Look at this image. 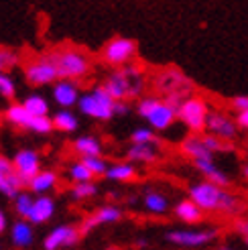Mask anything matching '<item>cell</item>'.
<instances>
[{
	"instance_id": "20",
	"label": "cell",
	"mask_w": 248,
	"mask_h": 250,
	"mask_svg": "<svg viewBox=\"0 0 248 250\" xmlns=\"http://www.w3.org/2000/svg\"><path fill=\"white\" fill-rule=\"evenodd\" d=\"M181 153L187 155L191 161H200V159H214V155L207 151V146L200 134H189L181 141Z\"/></svg>"
},
{
	"instance_id": "43",
	"label": "cell",
	"mask_w": 248,
	"mask_h": 250,
	"mask_svg": "<svg viewBox=\"0 0 248 250\" xmlns=\"http://www.w3.org/2000/svg\"><path fill=\"white\" fill-rule=\"evenodd\" d=\"M236 230L240 234H244V238H246V236H248V218H242V220L236 222Z\"/></svg>"
},
{
	"instance_id": "12",
	"label": "cell",
	"mask_w": 248,
	"mask_h": 250,
	"mask_svg": "<svg viewBox=\"0 0 248 250\" xmlns=\"http://www.w3.org/2000/svg\"><path fill=\"white\" fill-rule=\"evenodd\" d=\"M51 96H53V102L61 110H69L71 106H78L80 98H82L78 82H69V80H57L53 83Z\"/></svg>"
},
{
	"instance_id": "29",
	"label": "cell",
	"mask_w": 248,
	"mask_h": 250,
	"mask_svg": "<svg viewBox=\"0 0 248 250\" xmlns=\"http://www.w3.org/2000/svg\"><path fill=\"white\" fill-rule=\"evenodd\" d=\"M106 179L110 181H130L136 177V165L128 163V161H122V163H114V165H110L106 175H104Z\"/></svg>"
},
{
	"instance_id": "35",
	"label": "cell",
	"mask_w": 248,
	"mask_h": 250,
	"mask_svg": "<svg viewBox=\"0 0 248 250\" xmlns=\"http://www.w3.org/2000/svg\"><path fill=\"white\" fill-rule=\"evenodd\" d=\"M161 102V98H155V96H146V98H141L139 104H136V114H139L143 120L148 118V114L157 108V104Z\"/></svg>"
},
{
	"instance_id": "7",
	"label": "cell",
	"mask_w": 248,
	"mask_h": 250,
	"mask_svg": "<svg viewBox=\"0 0 248 250\" xmlns=\"http://www.w3.org/2000/svg\"><path fill=\"white\" fill-rule=\"evenodd\" d=\"M218 236V230L209 228V230H171L165 234L167 242L183 246V248H200L207 246L209 242H214Z\"/></svg>"
},
{
	"instance_id": "25",
	"label": "cell",
	"mask_w": 248,
	"mask_h": 250,
	"mask_svg": "<svg viewBox=\"0 0 248 250\" xmlns=\"http://www.w3.org/2000/svg\"><path fill=\"white\" fill-rule=\"evenodd\" d=\"M143 204L155 216H163L169 211V197L163 195L161 191H146L143 197Z\"/></svg>"
},
{
	"instance_id": "11",
	"label": "cell",
	"mask_w": 248,
	"mask_h": 250,
	"mask_svg": "<svg viewBox=\"0 0 248 250\" xmlns=\"http://www.w3.org/2000/svg\"><path fill=\"white\" fill-rule=\"evenodd\" d=\"M21 191H22V181L19 179V175L15 171L12 159L0 155V193L15 202V197Z\"/></svg>"
},
{
	"instance_id": "44",
	"label": "cell",
	"mask_w": 248,
	"mask_h": 250,
	"mask_svg": "<svg viewBox=\"0 0 248 250\" xmlns=\"http://www.w3.org/2000/svg\"><path fill=\"white\" fill-rule=\"evenodd\" d=\"M6 228H8V218H6V214H4V209L0 208V234H4Z\"/></svg>"
},
{
	"instance_id": "28",
	"label": "cell",
	"mask_w": 248,
	"mask_h": 250,
	"mask_svg": "<svg viewBox=\"0 0 248 250\" xmlns=\"http://www.w3.org/2000/svg\"><path fill=\"white\" fill-rule=\"evenodd\" d=\"M202 214H204V211L197 208L189 197L187 199H181V202L175 206V216L181 222H185V224H197V222L202 220Z\"/></svg>"
},
{
	"instance_id": "47",
	"label": "cell",
	"mask_w": 248,
	"mask_h": 250,
	"mask_svg": "<svg viewBox=\"0 0 248 250\" xmlns=\"http://www.w3.org/2000/svg\"><path fill=\"white\" fill-rule=\"evenodd\" d=\"M220 250H232V248H228V246H222V248H220Z\"/></svg>"
},
{
	"instance_id": "33",
	"label": "cell",
	"mask_w": 248,
	"mask_h": 250,
	"mask_svg": "<svg viewBox=\"0 0 248 250\" xmlns=\"http://www.w3.org/2000/svg\"><path fill=\"white\" fill-rule=\"evenodd\" d=\"M130 141L132 145H159V139L153 128H146V126H139L134 128L130 134Z\"/></svg>"
},
{
	"instance_id": "9",
	"label": "cell",
	"mask_w": 248,
	"mask_h": 250,
	"mask_svg": "<svg viewBox=\"0 0 248 250\" xmlns=\"http://www.w3.org/2000/svg\"><path fill=\"white\" fill-rule=\"evenodd\" d=\"M206 130L212 136H216V139L224 141V143H230V141L236 139L238 124H236V120H234V118L224 114V112H209Z\"/></svg>"
},
{
	"instance_id": "49",
	"label": "cell",
	"mask_w": 248,
	"mask_h": 250,
	"mask_svg": "<svg viewBox=\"0 0 248 250\" xmlns=\"http://www.w3.org/2000/svg\"><path fill=\"white\" fill-rule=\"evenodd\" d=\"M244 242H246V246H248V236H246V238H244Z\"/></svg>"
},
{
	"instance_id": "1",
	"label": "cell",
	"mask_w": 248,
	"mask_h": 250,
	"mask_svg": "<svg viewBox=\"0 0 248 250\" xmlns=\"http://www.w3.org/2000/svg\"><path fill=\"white\" fill-rule=\"evenodd\" d=\"M187 195L202 211H220V214L236 216L244 209V204L238 195L230 193L228 189H222V187L209 181L191 183Z\"/></svg>"
},
{
	"instance_id": "14",
	"label": "cell",
	"mask_w": 248,
	"mask_h": 250,
	"mask_svg": "<svg viewBox=\"0 0 248 250\" xmlns=\"http://www.w3.org/2000/svg\"><path fill=\"white\" fill-rule=\"evenodd\" d=\"M122 218V209L118 206H102L100 209H96L90 218H85L80 226V234H90L94 228L102 226V224H114Z\"/></svg>"
},
{
	"instance_id": "30",
	"label": "cell",
	"mask_w": 248,
	"mask_h": 250,
	"mask_svg": "<svg viewBox=\"0 0 248 250\" xmlns=\"http://www.w3.org/2000/svg\"><path fill=\"white\" fill-rule=\"evenodd\" d=\"M33 202H35V197L31 191H21L17 197H15V211H17V216L19 220H29L31 216V209H33Z\"/></svg>"
},
{
	"instance_id": "45",
	"label": "cell",
	"mask_w": 248,
	"mask_h": 250,
	"mask_svg": "<svg viewBox=\"0 0 248 250\" xmlns=\"http://www.w3.org/2000/svg\"><path fill=\"white\" fill-rule=\"evenodd\" d=\"M136 246H139V248H145V246H146V240H145V238H139V240H136Z\"/></svg>"
},
{
	"instance_id": "24",
	"label": "cell",
	"mask_w": 248,
	"mask_h": 250,
	"mask_svg": "<svg viewBox=\"0 0 248 250\" xmlns=\"http://www.w3.org/2000/svg\"><path fill=\"white\" fill-rule=\"evenodd\" d=\"M51 120H53V128L59 132H76L80 126V120L71 110H57L51 116Z\"/></svg>"
},
{
	"instance_id": "48",
	"label": "cell",
	"mask_w": 248,
	"mask_h": 250,
	"mask_svg": "<svg viewBox=\"0 0 248 250\" xmlns=\"http://www.w3.org/2000/svg\"><path fill=\"white\" fill-rule=\"evenodd\" d=\"M106 250H118V248H114V246H110V248H106Z\"/></svg>"
},
{
	"instance_id": "31",
	"label": "cell",
	"mask_w": 248,
	"mask_h": 250,
	"mask_svg": "<svg viewBox=\"0 0 248 250\" xmlns=\"http://www.w3.org/2000/svg\"><path fill=\"white\" fill-rule=\"evenodd\" d=\"M67 175H69V179L73 181V183H90V181H94V175L90 173V169L85 167L82 161H76V163H71L69 167H67Z\"/></svg>"
},
{
	"instance_id": "17",
	"label": "cell",
	"mask_w": 248,
	"mask_h": 250,
	"mask_svg": "<svg viewBox=\"0 0 248 250\" xmlns=\"http://www.w3.org/2000/svg\"><path fill=\"white\" fill-rule=\"evenodd\" d=\"M193 167L206 177L204 181L214 183V185L222 187V189H226V187L230 185V177H228V175L222 171L220 167H216L214 159H200V161H193Z\"/></svg>"
},
{
	"instance_id": "10",
	"label": "cell",
	"mask_w": 248,
	"mask_h": 250,
	"mask_svg": "<svg viewBox=\"0 0 248 250\" xmlns=\"http://www.w3.org/2000/svg\"><path fill=\"white\" fill-rule=\"evenodd\" d=\"M80 228L71 226V224H61L55 226L51 232L45 236L43 240V250H61V248H69L80 240Z\"/></svg>"
},
{
	"instance_id": "46",
	"label": "cell",
	"mask_w": 248,
	"mask_h": 250,
	"mask_svg": "<svg viewBox=\"0 0 248 250\" xmlns=\"http://www.w3.org/2000/svg\"><path fill=\"white\" fill-rule=\"evenodd\" d=\"M242 175H244V179L248 181V163H246V165L242 167Z\"/></svg>"
},
{
	"instance_id": "38",
	"label": "cell",
	"mask_w": 248,
	"mask_h": 250,
	"mask_svg": "<svg viewBox=\"0 0 248 250\" xmlns=\"http://www.w3.org/2000/svg\"><path fill=\"white\" fill-rule=\"evenodd\" d=\"M202 139H204L207 151L212 153V155H214V153H224V151H230V148H232L228 143L216 139V136H212V134H206V136H202Z\"/></svg>"
},
{
	"instance_id": "27",
	"label": "cell",
	"mask_w": 248,
	"mask_h": 250,
	"mask_svg": "<svg viewBox=\"0 0 248 250\" xmlns=\"http://www.w3.org/2000/svg\"><path fill=\"white\" fill-rule=\"evenodd\" d=\"M21 104L24 106V110H27L33 118L49 116V102H47V98L41 96V94H29Z\"/></svg>"
},
{
	"instance_id": "13",
	"label": "cell",
	"mask_w": 248,
	"mask_h": 250,
	"mask_svg": "<svg viewBox=\"0 0 248 250\" xmlns=\"http://www.w3.org/2000/svg\"><path fill=\"white\" fill-rule=\"evenodd\" d=\"M157 85L161 92H165L167 96H183V98H189V92H191V82L187 78H183L181 73H177L175 69H167L163 76L157 80Z\"/></svg>"
},
{
	"instance_id": "41",
	"label": "cell",
	"mask_w": 248,
	"mask_h": 250,
	"mask_svg": "<svg viewBox=\"0 0 248 250\" xmlns=\"http://www.w3.org/2000/svg\"><path fill=\"white\" fill-rule=\"evenodd\" d=\"M128 112H130V106H128L126 102H116V104H114V116H116V114L126 116Z\"/></svg>"
},
{
	"instance_id": "26",
	"label": "cell",
	"mask_w": 248,
	"mask_h": 250,
	"mask_svg": "<svg viewBox=\"0 0 248 250\" xmlns=\"http://www.w3.org/2000/svg\"><path fill=\"white\" fill-rule=\"evenodd\" d=\"M4 118H6L8 124H12V126L27 128V130H29L31 120H33V116L29 114L27 110H24L22 104H10V106L6 108V112H4Z\"/></svg>"
},
{
	"instance_id": "36",
	"label": "cell",
	"mask_w": 248,
	"mask_h": 250,
	"mask_svg": "<svg viewBox=\"0 0 248 250\" xmlns=\"http://www.w3.org/2000/svg\"><path fill=\"white\" fill-rule=\"evenodd\" d=\"M0 96L6 100H12L17 96V83L8 73H0Z\"/></svg>"
},
{
	"instance_id": "15",
	"label": "cell",
	"mask_w": 248,
	"mask_h": 250,
	"mask_svg": "<svg viewBox=\"0 0 248 250\" xmlns=\"http://www.w3.org/2000/svg\"><path fill=\"white\" fill-rule=\"evenodd\" d=\"M102 87L110 94L114 102H126V98H130V78L122 69L110 73Z\"/></svg>"
},
{
	"instance_id": "40",
	"label": "cell",
	"mask_w": 248,
	"mask_h": 250,
	"mask_svg": "<svg viewBox=\"0 0 248 250\" xmlns=\"http://www.w3.org/2000/svg\"><path fill=\"white\" fill-rule=\"evenodd\" d=\"M232 106L236 108L238 112H246L248 110V96H236V98H232Z\"/></svg>"
},
{
	"instance_id": "4",
	"label": "cell",
	"mask_w": 248,
	"mask_h": 250,
	"mask_svg": "<svg viewBox=\"0 0 248 250\" xmlns=\"http://www.w3.org/2000/svg\"><path fill=\"white\" fill-rule=\"evenodd\" d=\"M207 116H209L207 102L204 98H197V96L185 98L181 102V106L177 108V120L183 122L193 134H200L202 130H206Z\"/></svg>"
},
{
	"instance_id": "3",
	"label": "cell",
	"mask_w": 248,
	"mask_h": 250,
	"mask_svg": "<svg viewBox=\"0 0 248 250\" xmlns=\"http://www.w3.org/2000/svg\"><path fill=\"white\" fill-rule=\"evenodd\" d=\"M114 104L116 102L110 98V94L104 90V87L96 85L90 92L82 94L78 108H80V112L83 116H90L94 120L106 122V120H112V116H114Z\"/></svg>"
},
{
	"instance_id": "19",
	"label": "cell",
	"mask_w": 248,
	"mask_h": 250,
	"mask_svg": "<svg viewBox=\"0 0 248 250\" xmlns=\"http://www.w3.org/2000/svg\"><path fill=\"white\" fill-rule=\"evenodd\" d=\"M59 181V175L51 169H41L35 177L29 181V189L31 193H35L37 197L39 195H49V191L55 189V185Z\"/></svg>"
},
{
	"instance_id": "37",
	"label": "cell",
	"mask_w": 248,
	"mask_h": 250,
	"mask_svg": "<svg viewBox=\"0 0 248 250\" xmlns=\"http://www.w3.org/2000/svg\"><path fill=\"white\" fill-rule=\"evenodd\" d=\"M29 130L37 132V134H49L53 130V120L51 116H41V118H33Z\"/></svg>"
},
{
	"instance_id": "5",
	"label": "cell",
	"mask_w": 248,
	"mask_h": 250,
	"mask_svg": "<svg viewBox=\"0 0 248 250\" xmlns=\"http://www.w3.org/2000/svg\"><path fill=\"white\" fill-rule=\"evenodd\" d=\"M136 41L128 37H114L110 39L102 49V59L108 65L114 67H126L136 55Z\"/></svg>"
},
{
	"instance_id": "2",
	"label": "cell",
	"mask_w": 248,
	"mask_h": 250,
	"mask_svg": "<svg viewBox=\"0 0 248 250\" xmlns=\"http://www.w3.org/2000/svg\"><path fill=\"white\" fill-rule=\"evenodd\" d=\"M53 65L57 69L59 80H69V82H78L82 78H85L92 69V61L90 55H85L82 49L76 47H63L57 49V51L49 53Z\"/></svg>"
},
{
	"instance_id": "18",
	"label": "cell",
	"mask_w": 248,
	"mask_h": 250,
	"mask_svg": "<svg viewBox=\"0 0 248 250\" xmlns=\"http://www.w3.org/2000/svg\"><path fill=\"white\" fill-rule=\"evenodd\" d=\"M55 199L51 195H39V197H35V202H33V209H31V216L27 222L31 224H45L49 222L53 216H55Z\"/></svg>"
},
{
	"instance_id": "42",
	"label": "cell",
	"mask_w": 248,
	"mask_h": 250,
	"mask_svg": "<svg viewBox=\"0 0 248 250\" xmlns=\"http://www.w3.org/2000/svg\"><path fill=\"white\" fill-rule=\"evenodd\" d=\"M236 124H238V128L248 130V110H246V112H238V116H236Z\"/></svg>"
},
{
	"instance_id": "16",
	"label": "cell",
	"mask_w": 248,
	"mask_h": 250,
	"mask_svg": "<svg viewBox=\"0 0 248 250\" xmlns=\"http://www.w3.org/2000/svg\"><path fill=\"white\" fill-rule=\"evenodd\" d=\"M175 120H177V108L169 106L165 100H161L157 108L146 118V122L153 126V130H167L169 126H173Z\"/></svg>"
},
{
	"instance_id": "23",
	"label": "cell",
	"mask_w": 248,
	"mask_h": 250,
	"mask_svg": "<svg viewBox=\"0 0 248 250\" xmlns=\"http://www.w3.org/2000/svg\"><path fill=\"white\" fill-rule=\"evenodd\" d=\"M73 151H76L82 159H85V157H102V143L92 134L78 136V139L73 141Z\"/></svg>"
},
{
	"instance_id": "34",
	"label": "cell",
	"mask_w": 248,
	"mask_h": 250,
	"mask_svg": "<svg viewBox=\"0 0 248 250\" xmlns=\"http://www.w3.org/2000/svg\"><path fill=\"white\" fill-rule=\"evenodd\" d=\"M80 161L90 169V173L94 175V177H104L108 167H110L106 163V159H102V157H85V159H80Z\"/></svg>"
},
{
	"instance_id": "21",
	"label": "cell",
	"mask_w": 248,
	"mask_h": 250,
	"mask_svg": "<svg viewBox=\"0 0 248 250\" xmlns=\"http://www.w3.org/2000/svg\"><path fill=\"white\" fill-rule=\"evenodd\" d=\"M10 242L17 248H29L35 242V230L33 224L27 220H17L10 226Z\"/></svg>"
},
{
	"instance_id": "6",
	"label": "cell",
	"mask_w": 248,
	"mask_h": 250,
	"mask_svg": "<svg viewBox=\"0 0 248 250\" xmlns=\"http://www.w3.org/2000/svg\"><path fill=\"white\" fill-rule=\"evenodd\" d=\"M24 78H27V82L31 85H53L59 80L57 69L49 55L29 61V63L24 65Z\"/></svg>"
},
{
	"instance_id": "8",
	"label": "cell",
	"mask_w": 248,
	"mask_h": 250,
	"mask_svg": "<svg viewBox=\"0 0 248 250\" xmlns=\"http://www.w3.org/2000/svg\"><path fill=\"white\" fill-rule=\"evenodd\" d=\"M12 165H15V171L22 185H29V181L41 171V157L35 148H21V151L15 153Z\"/></svg>"
},
{
	"instance_id": "22",
	"label": "cell",
	"mask_w": 248,
	"mask_h": 250,
	"mask_svg": "<svg viewBox=\"0 0 248 250\" xmlns=\"http://www.w3.org/2000/svg\"><path fill=\"white\" fill-rule=\"evenodd\" d=\"M128 163H155L159 159V145H132L128 151Z\"/></svg>"
},
{
	"instance_id": "39",
	"label": "cell",
	"mask_w": 248,
	"mask_h": 250,
	"mask_svg": "<svg viewBox=\"0 0 248 250\" xmlns=\"http://www.w3.org/2000/svg\"><path fill=\"white\" fill-rule=\"evenodd\" d=\"M19 63V55L10 49H0V73H4V69L15 67Z\"/></svg>"
},
{
	"instance_id": "32",
	"label": "cell",
	"mask_w": 248,
	"mask_h": 250,
	"mask_svg": "<svg viewBox=\"0 0 248 250\" xmlns=\"http://www.w3.org/2000/svg\"><path fill=\"white\" fill-rule=\"evenodd\" d=\"M71 199H76V202H85V199H92L98 195V185L94 181L90 183H78L71 187Z\"/></svg>"
},
{
	"instance_id": "50",
	"label": "cell",
	"mask_w": 248,
	"mask_h": 250,
	"mask_svg": "<svg viewBox=\"0 0 248 250\" xmlns=\"http://www.w3.org/2000/svg\"><path fill=\"white\" fill-rule=\"evenodd\" d=\"M0 250H2V242H0Z\"/></svg>"
}]
</instances>
